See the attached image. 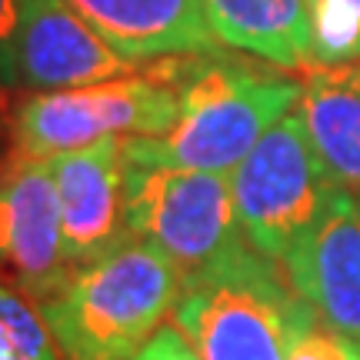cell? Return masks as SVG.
<instances>
[{
    "label": "cell",
    "instance_id": "obj_1",
    "mask_svg": "<svg viewBox=\"0 0 360 360\" xmlns=\"http://www.w3.org/2000/svg\"><path fill=\"white\" fill-rule=\"evenodd\" d=\"M300 80L283 70L233 64L220 53L177 57V117L157 137L124 141L137 164L231 174L257 141L300 101Z\"/></svg>",
    "mask_w": 360,
    "mask_h": 360
},
{
    "label": "cell",
    "instance_id": "obj_2",
    "mask_svg": "<svg viewBox=\"0 0 360 360\" xmlns=\"http://www.w3.org/2000/svg\"><path fill=\"white\" fill-rule=\"evenodd\" d=\"M184 290L180 270L143 240L77 267L40 304L60 360H130L167 323Z\"/></svg>",
    "mask_w": 360,
    "mask_h": 360
},
{
    "label": "cell",
    "instance_id": "obj_3",
    "mask_svg": "<svg viewBox=\"0 0 360 360\" xmlns=\"http://www.w3.org/2000/svg\"><path fill=\"white\" fill-rule=\"evenodd\" d=\"M314 317L283 264L250 244L184 281L170 314L200 360H287Z\"/></svg>",
    "mask_w": 360,
    "mask_h": 360
},
{
    "label": "cell",
    "instance_id": "obj_4",
    "mask_svg": "<svg viewBox=\"0 0 360 360\" xmlns=\"http://www.w3.org/2000/svg\"><path fill=\"white\" fill-rule=\"evenodd\" d=\"M177 117V57L143 74L67 90H37L13 107V150L51 160L101 141L157 137Z\"/></svg>",
    "mask_w": 360,
    "mask_h": 360
},
{
    "label": "cell",
    "instance_id": "obj_5",
    "mask_svg": "<svg viewBox=\"0 0 360 360\" xmlns=\"http://www.w3.org/2000/svg\"><path fill=\"white\" fill-rule=\"evenodd\" d=\"M124 207L130 233L160 250L184 281L247 244L237 224L231 174L137 164L124 157Z\"/></svg>",
    "mask_w": 360,
    "mask_h": 360
},
{
    "label": "cell",
    "instance_id": "obj_6",
    "mask_svg": "<svg viewBox=\"0 0 360 360\" xmlns=\"http://www.w3.org/2000/svg\"><path fill=\"white\" fill-rule=\"evenodd\" d=\"M337 187L340 184L323 167L297 107L231 170L240 233L257 254L277 264L290 257L321 220Z\"/></svg>",
    "mask_w": 360,
    "mask_h": 360
},
{
    "label": "cell",
    "instance_id": "obj_7",
    "mask_svg": "<svg viewBox=\"0 0 360 360\" xmlns=\"http://www.w3.org/2000/svg\"><path fill=\"white\" fill-rule=\"evenodd\" d=\"M74 277L64 250L60 200L51 160L7 150L0 157V283L47 304Z\"/></svg>",
    "mask_w": 360,
    "mask_h": 360
},
{
    "label": "cell",
    "instance_id": "obj_8",
    "mask_svg": "<svg viewBox=\"0 0 360 360\" xmlns=\"http://www.w3.org/2000/svg\"><path fill=\"white\" fill-rule=\"evenodd\" d=\"M147 67L117 51L67 0H24L13 44V87L27 94L87 87L134 77Z\"/></svg>",
    "mask_w": 360,
    "mask_h": 360
},
{
    "label": "cell",
    "instance_id": "obj_9",
    "mask_svg": "<svg viewBox=\"0 0 360 360\" xmlns=\"http://www.w3.org/2000/svg\"><path fill=\"white\" fill-rule=\"evenodd\" d=\"M64 250L74 270L134 240L124 207V141H101L51 157Z\"/></svg>",
    "mask_w": 360,
    "mask_h": 360
},
{
    "label": "cell",
    "instance_id": "obj_10",
    "mask_svg": "<svg viewBox=\"0 0 360 360\" xmlns=\"http://www.w3.org/2000/svg\"><path fill=\"white\" fill-rule=\"evenodd\" d=\"M283 270L323 327L360 344V200L337 187Z\"/></svg>",
    "mask_w": 360,
    "mask_h": 360
},
{
    "label": "cell",
    "instance_id": "obj_11",
    "mask_svg": "<svg viewBox=\"0 0 360 360\" xmlns=\"http://www.w3.org/2000/svg\"><path fill=\"white\" fill-rule=\"evenodd\" d=\"M120 53L157 64L187 53H217L220 40L204 0H67Z\"/></svg>",
    "mask_w": 360,
    "mask_h": 360
},
{
    "label": "cell",
    "instance_id": "obj_12",
    "mask_svg": "<svg viewBox=\"0 0 360 360\" xmlns=\"http://www.w3.org/2000/svg\"><path fill=\"white\" fill-rule=\"evenodd\" d=\"M297 114L330 177L360 197V64L310 70Z\"/></svg>",
    "mask_w": 360,
    "mask_h": 360
},
{
    "label": "cell",
    "instance_id": "obj_13",
    "mask_svg": "<svg viewBox=\"0 0 360 360\" xmlns=\"http://www.w3.org/2000/svg\"><path fill=\"white\" fill-rule=\"evenodd\" d=\"M220 47L250 53L277 70H314L307 0H204Z\"/></svg>",
    "mask_w": 360,
    "mask_h": 360
},
{
    "label": "cell",
    "instance_id": "obj_14",
    "mask_svg": "<svg viewBox=\"0 0 360 360\" xmlns=\"http://www.w3.org/2000/svg\"><path fill=\"white\" fill-rule=\"evenodd\" d=\"M314 70L360 64V0H307Z\"/></svg>",
    "mask_w": 360,
    "mask_h": 360
},
{
    "label": "cell",
    "instance_id": "obj_15",
    "mask_svg": "<svg viewBox=\"0 0 360 360\" xmlns=\"http://www.w3.org/2000/svg\"><path fill=\"white\" fill-rule=\"evenodd\" d=\"M0 360H60L40 307L0 283Z\"/></svg>",
    "mask_w": 360,
    "mask_h": 360
},
{
    "label": "cell",
    "instance_id": "obj_16",
    "mask_svg": "<svg viewBox=\"0 0 360 360\" xmlns=\"http://www.w3.org/2000/svg\"><path fill=\"white\" fill-rule=\"evenodd\" d=\"M287 360H360V344L323 327L317 317L297 334Z\"/></svg>",
    "mask_w": 360,
    "mask_h": 360
},
{
    "label": "cell",
    "instance_id": "obj_17",
    "mask_svg": "<svg viewBox=\"0 0 360 360\" xmlns=\"http://www.w3.org/2000/svg\"><path fill=\"white\" fill-rule=\"evenodd\" d=\"M130 360H200L193 354V347L187 344V337L177 330V323L170 321L157 330L147 344H143Z\"/></svg>",
    "mask_w": 360,
    "mask_h": 360
},
{
    "label": "cell",
    "instance_id": "obj_18",
    "mask_svg": "<svg viewBox=\"0 0 360 360\" xmlns=\"http://www.w3.org/2000/svg\"><path fill=\"white\" fill-rule=\"evenodd\" d=\"M24 0H0V87H13V44L20 27Z\"/></svg>",
    "mask_w": 360,
    "mask_h": 360
},
{
    "label": "cell",
    "instance_id": "obj_19",
    "mask_svg": "<svg viewBox=\"0 0 360 360\" xmlns=\"http://www.w3.org/2000/svg\"><path fill=\"white\" fill-rule=\"evenodd\" d=\"M13 147V110H7L4 87H0V157Z\"/></svg>",
    "mask_w": 360,
    "mask_h": 360
},
{
    "label": "cell",
    "instance_id": "obj_20",
    "mask_svg": "<svg viewBox=\"0 0 360 360\" xmlns=\"http://www.w3.org/2000/svg\"><path fill=\"white\" fill-rule=\"evenodd\" d=\"M357 200H360V197H357Z\"/></svg>",
    "mask_w": 360,
    "mask_h": 360
}]
</instances>
